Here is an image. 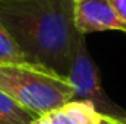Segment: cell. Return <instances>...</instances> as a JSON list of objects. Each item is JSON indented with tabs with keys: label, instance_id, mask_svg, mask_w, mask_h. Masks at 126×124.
I'll list each match as a JSON object with an SVG mask.
<instances>
[{
	"label": "cell",
	"instance_id": "obj_1",
	"mask_svg": "<svg viewBox=\"0 0 126 124\" xmlns=\"http://www.w3.org/2000/svg\"><path fill=\"white\" fill-rule=\"evenodd\" d=\"M0 22L28 63L67 77L82 35L75 26L73 0H0Z\"/></svg>",
	"mask_w": 126,
	"mask_h": 124
},
{
	"label": "cell",
	"instance_id": "obj_2",
	"mask_svg": "<svg viewBox=\"0 0 126 124\" xmlns=\"http://www.w3.org/2000/svg\"><path fill=\"white\" fill-rule=\"evenodd\" d=\"M0 91L38 118L73 101L67 77L31 63L0 64Z\"/></svg>",
	"mask_w": 126,
	"mask_h": 124
},
{
	"label": "cell",
	"instance_id": "obj_3",
	"mask_svg": "<svg viewBox=\"0 0 126 124\" xmlns=\"http://www.w3.org/2000/svg\"><path fill=\"white\" fill-rule=\"evenodd\" d=\"M67 80L73 88V101L91 104L100 114L122 120L126 118V110L113 102L101 86L97 66L87 48L85 35H81L76 42Z\"/></svg>",
	"mask_w": 126,
	"mask_h": 124
},
{
	"label": "cell",
	"instance_id": "obj_4",
	"mask_svg": "<svg viewBox=\"0 0 126 124\" xmlns=\"http://www.w3.org/2000/svg\"><path fill=\"white\" fill-rule=\"evenodd\" d=\"M75 26L79 34L119 31L126 34V24L109 0H73Z\"/></svg>",
	"mask_w": 126,
	"mask_h": 124
},
{
	"label": "cell",
	"instance_id": "obj_5",
	"mask_svg": "<svg viewBox=\"0 0 126 124\" xmlns=\"http://www.w3.org/2000/svg\"><path fill=\"white\" fill-rule=\"evenodd\" d=\"M98 115L100 112L91 104L82 101H70L59 110L44 115V118L53 124H93Z\"/></svg>",
	"mask_w": 126,
	"mask_h": 124
},
{
	"label": "cell",
	"instance_id": "obj_6",
	"mask_svg": "<svg viewBox=\"0 0 126 124\" xmlns=\"http://www.w3.org/2000/svg\"><path fill=\"white\" fill-rule=\"evenodd\" d=\"M38 117L0 91V124H32Z\"/></svg>",
	"mask_w": 126,
	"mask_h": 124
},
{
	"label": "cell",
	"instance_id": "obj_7",
	"mask_svg": "<svg viewBox=\"0 0 126 124\" xmlns=\"http://www.w3.org/2000/svg\"><path fill=\"white\" fill-rule=\"evenodd\" d=\"M19 63H28V60L18 47L16 41L0 22V64H19Z\"/></svg>",
	"mask_w": 126,
	"mask_h": 124
},
{
	"label": "cell",
	"instance_id": "obj_8",
	"mask_svg": "<svg viewBox=\"0 0 126 124\" xmlns=\"http://www.w3.org/2000/svg\"><path fill=\"white\" fill-rule=\"evenodd\" d=\"M113 6V9L116 10V13L119 15V18L126 24V0H109Z\"/></svg>",
	"mask_w": 126,
	"mask_h": 124
},
{
	"label": "cell",
	"instance_id": "obj_9",
	"mask_svg": "<svg viewBox=\"0 0 126 124\" xmlns=\"http://www.w3.org/2000/svg\"><path fill=\"white\" fill-rule=\"evenodd\" d=\"M93 124H126V118L122 120V118H116V117H110V115L100 114L98 118Z\"/></svg>",
	"mask_w": 126,
	"mask_h": 124
},
{
	"label": "cell",
	"instance_id": "obj_10",
	"mask_svg": "<svg viewBox=\"0 0 126 124\" xmlns=\"http://www.w3.org/2000/svg\"><path fill=\"white\" fill-rule=\"evenodd\" d=\"M32 124H53V123H50V121H48L47 118H44V117H40V118H37Z\"/></svg>",
	"mask_w": 126,
	"mask_h": 124
}]
</instances>
